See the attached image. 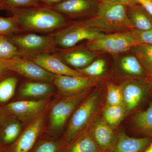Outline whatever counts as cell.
Here are the masks:
<instances>
[{
  "label": "cell",
  "instance_id": "obj_1",
  "mask_svg": "<svg viewBox=\"0 0 152 152\" xmlns=\"http://www.w3.org/2000/svg\"><path fill=\"white\" fill-rule=\"evenodd\" d=\"M102 89L92 90L73 113L65 132L61 139L65 148L89 131L99 118L103 102Z\"/></svg>",
  "mask_w": 152,
  "mask_h": 152
},
{
  "label": "cell",
  "instance_id": "obj_2",
  "mask_svg": "<svg viewBox=\"0 0 152 152\" xmlns=\"http://www.w3.org/2000/svg\"><path fill=\"white\" fill-rule=\"evenodd\" d=\"M16 17L22 33L53 34L69 24L61 14L50 7L39 6L11 12Z\"/></svg>",
  "mask_w": 152,
  "mask_h": 152
},
{
  "label": "cell",
  "instance_id": "obj_3",
  "mask_svg": "<svg viewBox=\"0 0 152 152\" xmlns=\"http://www.w3.org/2000/svg\"><path fill=\"white\" fill-rule=\"evenodd\" d=\"M84 21L88 26L104 34L132 29L128 18L127 6L118 3L101 2L96 16Z\"/></svg>",
  "mask_w": 152,
  "mask_h": 152
},
{
  "label": "cell",
  "instance_id": "obj_4",
  "mask_svg": "<svg viewBox=\"0 0 152 152\" xmlns=\"http://www.w3.org/2000/svg\"><path fill=\"white\" fill-rule=\"evenodd\" d=\"M51 34L54 38L56 49H61L73 48L83 41L94 40L106 35L88 26L84 20L69 24Z\"/></svg>",
  "mask_w": 152,
  "mask_h": 152
},
{
  "label": "cell",
  "instance_id": "obj_5",
  "mask_svg": "<svg viewBox=\"0 0 152 152\" xmlns=\"http://www.w3.org/2000/svg\"><path fill=\"white\" fill-rule=\"evenodd\" d=\"M20 52V56L28 55L50 53L56 49L51 34H39L25 32L7 36Z\"/></svg>",
  "mask_w": 152,
  "mask_h": 152
},
{
  "label": "cell",
  "instance_id": "obj_6",
  "mask_svg": "<svg viewBox=\"0 0 152 152\" xmlns=\"http://www.w3.org/2000/svg\"><path fill=\"white\" fill-rule=\"evenodd\" d=\"M130 30L105 35L102 37L89 41L87 48L94 52H104L113 54L124 53L138 45Z\"/></svg>",
  "mask_w": 152,
  "mask_h": 152
},
{
  "label": "cell",
  "instance_id": "obj_7",
  "mask_svg": "<svg viewBox=\"0 0 152 152\" xmlns=\"http://www.w3.org/2000/svg\"><path fill=\"white\" fill-rule=\"evenodd\" d=\"M123 104L127 115L134 111L143 103L152 91L148 80L128 79L121 85Z\"/></svg>",
  "mask_w": 152,
  "mask_h": 152
},
{
  "label": "cell",
  "instance_id": "obj_8",
  "mask_svg": "<svg viewBox=\"0 0 152 152\" xmlns=\"http://www.w3.org/2000/svg\"><path fill=\"white\" fill-rule=\"evenodd\" d=\"M92 89L87 90L77 94L65 96L57 102L52 107L50 116L51 130H60L76 108L87 97Z\"/></svg>",
  "mask_w": 152,
  "mask_h": 152
},
{
  "label": "cell",
  "instance_id": "obj_9",
  "mask_svg": "<svg viewBox=\"0 0 152 152\" xmlns=\"http://www.w3.org/2000/svg\"><path fill=\"white\" fill-rule=\"evenodd\" d=\"M7 70L35 81L53 83L56 75L27 58L17 56L7 60Z\"/></svg>",
  "mask_w": 152,
  "mask_h": 152
},
{
  "label": "cell",
  "instance_id": "obj_10",
  "mask_svg": "<svg viewBox=\"0 0 152 152\" xmlns=\"http://www.w3.org/2000/svg\"><path fill=\"white\" fill-rule=\"evenodd\" d=\"M44 115L34 120L12 144L0 152H32L37 144L43 126Z\"/></svg>",
  "mask_w": 152,
  "mask_h": 152
},
{
  "label": "cell",
  "instance_id": "obj_11",
  "mask_svg": "<svg viewBox=\"0 0 152 152\" xmlns=\"http://www.w3.org/2000/svg\"><path fill=\"white\" fill-rule=\"evenodd\" d=\"M101 81L100 78L90 77L87 76L56 75L53 83L62 94L64 96H68L93 88Z\"/></svg>",
  "mask_w": 152,
  "mask_h": 152
},
{
  "label": "cell",
  "instance_id": "obj_12",
  "mask_svg": "<svg viewBox=\"0 0 152 152\" xmlns=\"http://www.w3.org/2000/svg\"><path fill=\"white\" fill-rule=\"evenodd\" d=\"M51 53L75 70L86 67L95 60L96 57L94 52L82 45L66 49H56Z\"/></svg>",
  "mask_w": 152,
  "mask_h": 152
},
{
  "label": "cell",
  "instance_id": "obj_13",
  "mask_svg": "<svg viewBox=\"0 0 152 152\" xmlns=\"http://www.w3.org/2000/svg\"><path fill=\"white\" fill-rule=\"evenodd\" d=\"M48 103L47 99L16 101L8 104L4 109L7 113L12 115L20 121H31L43 114Z\"/></svg>",
  "mask_w": 152,
  "mask_h": 152
},
{
  "label": "cell",
  "instance_id": "obj_14",
  "mask_svg": "<svg viewBox=\"0 0 152 152\" xmlns=\"http://www.w3.org/2000/svg\"><path fill=\"white\" fill-rule=\"evenodd\" d=\"M20 57L32 61L44 69L56 75L86 76L77 70L66 65L52 53H42L37 54L26 55Z\"/></svg>",
  "mask_w": 152,
  "mask_h": 152
},
{
  "label": "cell",
  "instance_id": "obj_15",
  "mask_svg": "<svg viewBox=\"0 0 152 152\" xmlns=\"http://www.w3.org/2000/svg\"><path fill=\"white\" fill-rule=\"evenodd\" d=\"M90 135L104 152H108L113 146L117 135L104 120L99 118L89 131Z\"/></svg>",
  "mask_w": 152,
  "mask_h": 152
},
{
  "label": "cell",
  "instance_id": "obj_16",
  "mask_svg": "<svg viewBox=\"0 0 152 152\" xmlns=\"http://www.w3.org/2000/svg\"><path fill=\"white\" fill-rule=\"evenodd\" d=\"M152 141L149 137H132L121 132L117 135L115 142L108 152H143Z\"/></svg>",
  "mask_w": 152,
  "mask_h": 152
},
{
  "label": "cell",
  "instance_id": "obj_17",
  "mask_svg": "<svg viewBox=\"0 0 152 152\" xmlns=\"http://www.w3.org/2000/svg\"><path fill=\"white\" fill-rule=\"evenodd\" d=\"M117 68L121 75L128 79L148 78L143 68L132 53L121 56L117 61Z\"/></svg>",
  "mask_w": 152,
  "mask_h": 152
},
{
  "label": "cell",
  "instance_id": "obj_18",
  "mask_svg": "<svg viewBox=\"0 0 152 152\" xmlns=\"http://www.w3.org/2000/svg\"><path fill=\"white\" fill-rule=\"evenodd\" d=\"M94 5L91 0H67L50 7L63 15L77 18L88 14Z\"/></svg>",
  "mask_w": 152,
  "mask_h": 152
},
{
  "label": "cell",
  "instance_id": "obj_19",
  "mask_svg": "<svg viewBox=\"0 0 152 152\" xmlns=\"http://www.w3.org/2000/svg\"><path fill=\"white\" fill-rule=\"evenodd\" d=\"M127 15L132 29L146 31L152 28V17L140 4L127 6Z\"/></svg>",
  "mask_w": 152,
  "mask_h": 152
},
{
  "label": "cell",
  "instance_id": "obj_20",
  "mask_svg": "<svg viewBox=\"0 0 152 152\" xmlns=\"http://www.w3.org/2000/svg\"><path fill=\"white\" fill-rule=\"evenodd\" d=\"M53 91V86L50 83L33 81L23 83L19 94L23 97H39L50 94Z\"/></svg>",
  "mask_w": 152,
  "mask_h": 152
},
{
  "label": "cell",
  "instance_id": "obj_21",
  "mask_svg": "<svg viewBox=\"0 0 152 152\" xmlns=\"http://www.w3.org/2000/svg\"><path fill=\"white\" fill-rule=\"evenodd\" d=\"M132 121L136 130L152 138V101L146 110L134 114Z\"/></svg>",
  "mask_w": 152,
  "mask_h": 152
},
{
  "label": "cell",
  "instance_id": "obj_22",
  "mask_svg": "<svg viewBox=\"0 0 152 152\" xmlns=\"http://www.w3.org/2000/svg\"><path fill=\"white\" fill-rule=\"evenodd\" d=\"M21 131V125L16 121L12 120L5 124L0 131L1 150L15 142L20 134Z\"/></svg>",
  "mask_w": 152,
  "mask_h": 152
},
{
  "label": "cell",
  "instance_id": "obj_23",
  "mask_svg": "<svg viewBox=\"0 0 152 152\" xmlns=\"http://www.w3.org/2000/svg\"><path fill=\"white\" fill-rule=\"evenodd\" d=\"M130 50L138 60L148 77L152 75V45H136Z\"/></svg>",
  "mask_w": 152,
  "mask_h": 152
},
{
  "label": "cell",
  "instance_id": "obj_24",
  "mask_svg": "<svg viewBox=\"0 0 152 152\" xmlns=\"http://www.w3.org/2000/svg\"><path fill=\"white\" fill-rule=\"evenodd\" d=\"M61 152H104L90 135L89 132Z\"/></svg>",
  "mask_w": 152,
  "mask_h": 152
},
{
  "label": "cell",
  "instance_id": "obj_25",
  "mask_svg": "<svg viewBox=\"0 0 152 152\" xmlns=\"http://www.w3.org/2000/svg\"><path fill=\"white\" fill-rule=\"evenodd\" d=\"M102 111V118L113 129L118 126L127 115L122 104L105 106Z\"/></svg>",
  "mask_w": 152,
  "mask_h": 152
},
{
  "label": "cell",
  "instance_id": "obj_26",
  "mask_svg": "<svg viewBox=\"0 0 152 152\" xmlns=\"http://www.w3.org/2000/svg\"><path fill=\"white\" fill-rule=\"evenodd\" d=\"M18 83V79L15 76H9L0 80V103L7 102L12 99L15 94Z\"/></svg>",
  "mask_w": 152,
  "mask_h": 152
},
{
  "label": "cell",
  "instance_id": "obj_27",
  "mask_svg": "<svg viewBox=\"0 0 152 152\" xmlns=\"http://www.w3.org/2000/svg\"><path fill=\"white\" fill-rule=\"evenodd\" d=\"M107 69V64L105 60L99 58L94 60L86 67L77 70L87 77L100 78L105 73Z\"/></svg>",
  "mask_w": 152,
  "mask_h": 152
},
{
  "label": "cell",
  "instance_id": "obj_28",
  "mask_svg": "<svg viewBox=\"0 0 152 152\" xmlns=\"http://www.w3.org/2000/svg\"><path fill=\"white\" fill-rule=\"evenodd\" d=\"M39 0H0V10L12 12L41 6Z\"/></svg>",
  "mask_w": 152,
  "mask_h": 152
},
{
  "label": "cell",
  "instance_id": "obj_29",
  "mask_svg": "<svg viewBox=\"0 0 152 152\" xmlns=\"http://www.w3.org/2000/svg\"><path fill=\"white\" fill-rule=\"evenodd\" d=\"M20 54L18 49L7 36L0 35V61L20 56Z\"/></svg>",
  "mask_w": 152,
  "mask_h": 152
},
{
  "label": "cell",
  "instance_id": "obj_30",
  "mask_svg": "<svg viewBox=\"0 0 152 152\" xmlns=\"http://www.w3.org/2000/svg\"><path fill=\"white\" fill-rule=\"evenodd\" d=\"M22 33L16 17L0 16V35L9 36Z\"/></svg>",
  "mask_w": 152,
  "mask_h": 152
},
{
  "label": "cell",
  "instance_id": "obj_31",
  "mask_svg": "<svg viewBox=\"0 0 152 152\" xmlns=\"http://www.w3.org/2000/svg\"><path fill=\"white\" fill-rule=\"evenodd\" d=\"M106 91L105 106L122 104V91L121 85H117L113 83H109L107 85Z\"/></svg>",
  "mask_w": 152,
  "mask_h": 152
},
{
  "label": "cell",
  "instance_id": "obj_32",
  "mask_svg": "<svg viewBox=\"0 0 152 152\" xmlns=\"http://www.w3.org/2000/svg\"><path fill=\"white\" fill-rule=\"evenodd\" d=\"M63 149L60 141L45 140L39 142L32 152H61Z\"/></svg>",
  "mask_w": 152,
  "mask_h": 152
},
{
  "label": "cell",
  "instance_id": "obj_33",
  "mask_svg": "<svg viewBox=\"0 0 152 152\" xmlns=\"http://www.w3.org/2000/svg\"><path fill=\"white\" fill-rule=\"evenodd\" d=\"M130 30L138 45H152V28L146 31H140L135 29Z\"/></svg>",
  "mask_w": 152,
  "mask_h": 152
},
{
  "label": "cell",
  "instance_id": "obj_34",
  "mask_svg": "<svg viewBox=\"0 0 152 152\" xmlns=\"http://www.w3.org/2000/svg\"><path fill=\"white\" fill-rule=\"evenodd\" d=\"M101 2H108L118 3L123 4L127 6H131L138 4L136 0H101Z\"/></svg>",
  "mask_w": 152,
  "mask_h": 152
},
{
  "label": "cell",
  "instance_id": "obj_35",
  "mask_svg": "<svg viewBox=\"0 0 152 152\" xmlns=\"http://www.w3.org/2000/svg\"><path fill=\"white\" fill-rule=\"evenodd\" d=\"M152 17V3L147 0H136Z\"/></svg>",
  "mask_w": 152,
  "mask_h": 152
},
{
  "label": "cell",
  "instance_id": "obj_36",
  "mask_svg": "<svg viewBox=\"0 0 152 152\" xmlns=\"http://www.w3.org/2000/svg\"><path fill=\"white\" fill-rule=\"evenodd\" d=\"M39 1L42 5L51 7L55 5L65 1L67 0H39Z\"/></svg>",
  "mask_w": 152,
  "mask_h": 152
},
{
  "label": "cell",
  "instance_id": "obj_37",
  "mask_svg": "<svg viewBox=\"0 0 152 152\" xmlns=\"http://www.w3.org/2000/svg\"><path fill=\"white\" fill-rule=\"evenodd\" d=\"M7 70V61H0V77Z\"/></svg>",
  "mask_w": 152,
  "mask_h": 152
},
{
  "label": "cell",
  "instance_id": "obj_38",
  "mask_svg": "<svg viewBox=\"0 0 152 152\" xmlns=\"http://www.w3.org/2000/svg\"><path fill=\"white\" fill-rule=\"evenodd\" d=\"M7 113L4 109L3 110L0 109V124L1 122L4 119L5 116V114Z\"/></svg>",
  "mask_w": 152,
  "mask_h": 152
},
{
  "label": "cell",
  "instance_id": "obj_39",
  "mask_svg": "<svg viewBox=\"0 0 152 152\" xmlns=\"http://www.w3.org/2000/svg\"><path fill=\"white\" fill-rule=\"evenodd\" d=\"M143 152H152V142L149 144Z\"/></svg>",
  "mask_w": 152,
  "mask_h": 152
},
{
  "label": "cell",
  "instance_id": "obj_40",
  "mask_svg": "<svg viewBox=\"0 0 152 152\" xmlns=\"http://www.w3.org/2000/svg\"><path fill=\"white\" fill-rule=\"evenodd\" d=\"M148 80L149 81L150 83H151V84L152 88V75L150 76V77H148Z\"/></svg>",
  "mask_w": 152,
  "mask_h": 152
},
{
  "label": "cell",
  "instance_id": "obj_41",
  "mask_svg": "<svg viewBox=\"0 0 152 152\" xmlns=\"http://www.w3.org/2000/svg\"><path fill=\"white\" fill-rule=\"evenodd\" d=\"M148 1H149L151 2L152 3V0H148Z\"/></svg>",
  "mask_w": 152,
  "mask_h": 152
},
{
  "label": "cell",
  "instance_id": "obj_42",
  "mask_svg": "<svg viewBox=\"0 0 152 152\" xmlns=\"http://www.w3.org/2000/svg\"><path fill=\"white\" fill-rule=\"evenodd\" d=\"M0 150H1V148H0Z\"/></svg>",
  "mask_w": 152,
  "mask_h": 152
},
{
  "label": "cell",
  "instance_id": "obj_43",
  "mask_svg": "<svg viewBox=\"0 0 152 152\" xmlns=\"http://www.w3.org/2000/svg\"><path fill=\"white\" fill-rule=\"evenodd\" d=\"M147 1H148V0H147Z\"/></svg>",
  "mask_w": 152,
  "mask_h": 152
}]
</instances>
